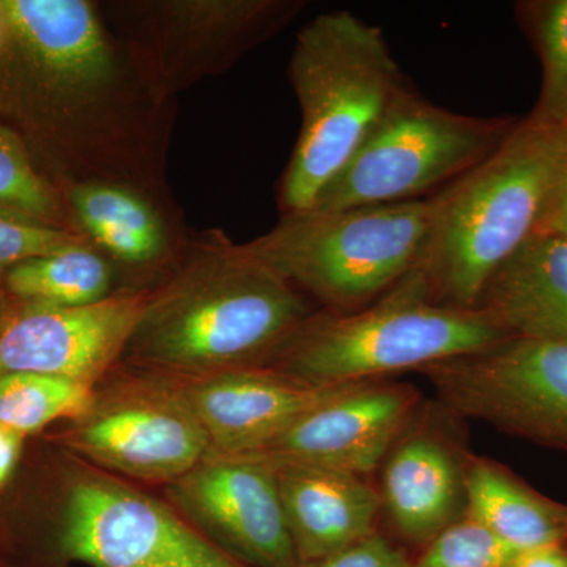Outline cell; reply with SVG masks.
Returning <instances> with one entry per match:
<instances>
[{
    "instance_id": "cell-1",
    "label": "cell",
    "mask_w": 567,
    "mask_h": 567,
    "mask_svg": "<svg viewBox=\"0 0 567 567\" xmlns=\"http://www.w3.org/2000/svg\"><path fill=\"white\" fill-rule=\"evenodd\" d=\"M0 123L59 192L110 182L171 196L178 100L142 78L93 0H0Z\"/></svg>"
},
{
    "instance_id": "cell-2",
    "label": "cell",
    "mask_w": 567,
    "mask_h": 567,
    "mask_svg": "<svg viewBox=\"0 0 567 567\" xmlns=\"http://www.w3.org/2000/svg\"><path fill=\"white\" fill-rule=\"evenodd\" d=\"M300 290L226 234H194L153 287L122 361L171 377L268 365L315 315Z\"/></svg>"
},
{
    "instance_id": "cell-3",
    "label": "cell",
    "mask_w": 567,
    "mask_h": 567,
    "mask_svg": "<svg viewBox=\"0 0 567 567\" xmlns=\"http://www.w3.org/2000/svg\"><path fill=\"white\" fill-rule=\"evenodd\" d=\"M567 163V126L518 122L488 158L429 197L413 270L435 303L475 309L491 276L543 226Z\"/></svg>"
},
{
    "instance_id": "cell-4",
    "label": "cell",
    "mask_w": 567,
    "mask_h": 567,
    "mask_svg": "<svg viewBox=\"0 0 567 567\" xmlns=\"http://www.w3.org/2000/svg\"><path fill=\"white\" fill-rule=\"evenodd\" d=\"M287 76L301 126L278 183L281 218L311 210L410 87L382 29L347 10L298 31Z\"/></svg>"
},
{
    "instance_id": "cell-5",
    "label": "cell",
    "mask_w": 567,
    "mask_h": 567,
    "mask_svg": "<svg viewBox=\"0 0 567 567\" xmlns=\"http://www.w3.org/2000/svg\"><path fill=\"white\" fill-rule=\"evenodd\" d=\"M513 338L483 309L435 303L415 270L352 312L316 311L270 368L315 386L372 382Z\"/></svg>"
},
{
    "instance_id": "cell-6",
    "label": "cell",
    "mask_w": 567,
    "mask_h": 567,
    "mask_svg": "<svg viewBox=\"0 0 567 567\" xmlns=\"http://www.w3.org/2000/svg\"><path fill=\"white\" fill-rule=\"evenodd\" d=\"M427 227L429 199L309 210L244 246L320 311L342 315L374 303L416 267Z\"/></svg>"
},
{
    "instance_id": "cell-7",
    "label": "cell",
    "mask_w": 567,
    "mask_h": 567,
    "mask_svg": "<svg viewBox=\"0 0 567 567\" xmlns=\"http://www.w3.org/2000/svg\"><path fill=\"white\" fill-rule=\"evenodd\" d=\"M516 125L446 110L410 85L311 210L429 199L488 158Z\"/></svg>"
},
{
    "instance_id": "cell-8",
    "label": "cell",
    "mask_w": 567,
    "mask_h": 567,
    "mask_svg": "<svg viewBox=\"0 0 567 567\" xmlns=\"http://www.w3.org/2000/svg\"><path fill=\"white\" fill-rule=\"evenodd\" d=\"M303 0H106L104 22L153 91L177 100L279 35Z\"/></svg>"
},
{
    "instance_id": "cell-9",
    "label": "cell",
    "mask_w": 567,
    "mask_h": 567,
    "mask_svg": "<svg viewBox=\"0 0 567 567\" xmlns=\"http://www.w3.org/2000/svg\"><path fill=\"white\" fill-rule=\"evenodd\" d=\"M417 372L454 415L567 453V342L513 336Z\"/></svg>"
},
{
    "instance_id": "cell-10",
    "label": "cell",
    "mask_w": 567,
    "mask_h": 567,
    "mask_svg": "<svg viewBox=\"0 0 567 567\" xmlns=\"http://www.w3.org/2000/svg\"><path fill=\"white\" fill-rule=\"evenodd\" d=\"M137 379L99 394L65 432L71 451L134 480L174 483L210 451L207 435L173 383L134 368Z\"/></svg>"
},
{
    "instance_id": "cell-11",
    "label": "cell",
    "mask_w": 567,
    "mask_h": 567,
    "mask_svg": "<svg viewBox=\"0 0 567 567\" xmlns=\"http://www.w3.org/2000/svg\"><path fill=\"white\" fill-rule=\"evenodd\" d=\"M62 547L92 567H245L171 507L99 475L70 488Z\"/></svg>"
},
{
    "instance_id": "cell-12",
    "label": "cell",
    "mask_w": 567,
    "mask_h": 567,
    "mask_svg": "<svg viewBox=\"0 0 567 567\" xmlns=\"http://www.w3.org/2000/svg\"><path fill=\"white\" fill-rule=\"evenodd\" d=\"M152 289H118L81 308L0 306V375L43 374L95 386L121 363Z\"/></svg>"
},
{
    "instance_id": "cell-13",
    "label": "cell",
    "mask_w": 567,
    "mask_h": 567,
    "mask_svg": "<svg viewBox=\"0 0 567 567\" xmlns=\"http://www.w3.org/2000/svg\"><path fill=\"white\" fill-rule=\"evenodd\" d=\"M420 393L380 380L339 388L298 417L270 445L248 456L369 476L415 420Z\"/></svg>"
},
{
    "instance_id": "cell-14",
    "label": "cell",
    "mask_w": 567,
    "mask_h": 567,
    "mask_svg": "<svg viewBox=\"0 0 567 567\" xmlns=\"http://www.w3.org/2000/svg\"><path fill=\"white\" fill-rule=\"evenodd\" d=\"M169 496L234 558L257 567L298 566L275 472L267 462L210 453L169 484Z\"/></svg>"
},
{
    "instance_id": "cell-15",
    "label": "cell",
    "mask_w": 567,
    "mask_h": 567,
    "mask_svg": "<svg viewBox=\"0 0 567 567\" xmlns=\"http://www.w3.org/2000/svg\"><path fill=\"white\" fill-rule=\"evenodd\" d=\"M74 230L125 279L122 289H153L188 251L194 234L173 194L162 196L93 182L63 189Z\"/></svg>"
},
{
    "instance_id": "cell-16",
    "label": "cell",
    "mask_w": 567,
    "mask_h": 567,
    "mask_svg": "<svg viewBox=\"0 0 567 567\" xmlns=\"http://www.w3.org/2000/svg\"><path fill=\"white\" fill-rule=\"evenodd\" d=\"M162 375V374H159ZM199 421L213 454L248 456L344 386H315L270 365L203 377L164 375Z\"/></svg>"
},
{
    "instance_id": "cell-17",
    "label": "cell",
    "mask_w": 567,
    "mask_h": 567,
    "mask_svg": "<svg viewBox=\"0 0 567 567\" xmlns=\"http://www.w3.org/2000/svg\"><path fill=\"white\" fill-rule=\"evenodd\" d=\"M415 420L383 462L382 509L404 539L427 546L466 514L468 456L429 423Z\"/></svg>"
},
{
    "instance_id": "cell-18",
    "label": "cell",
    "mask_w": 567,
    "mask_h": 567,
    "mask_svg": "<svg viewBox=\"0 0 567 567\" xmlns=\"http://www.w3.org/2000/svg\"><path fill=\"white\" fill-rule=\"evenodd\" d=\"M267 464L275 472L298 563L328 557L377 533L382 498L364 476L323 466Z\"/></svg>"
},
{
    "instance_id": "cell-19",
    "label": "cell",
    "mask_w": 567,
    "mask_h": 567,
    "mask_svg": "<svg viewBox=\"0 0 567 567\" xmlns=\"http://www.w3.org/2000/svg\"><path fill=\"white\" fill-rule=\"evenodd\" d=\"M476 308L511 336L567 342V237L537 230L491 276Z\"/></svg>"
},
{
    "instance_id": "cell-20",
    "label": "cell",
    "mask_w": 567,
    "mask_h": 567,
    "mask_svg": "<svg viewBox=\"0 0 567 567\" xmlns=\"http://www.w3.org/2000/svg\"><path fill=\"white\" fill-rule=\"evenodd\" d=\"M466 514L518 551L567 544V505L540 494L505 465L468 456Z\"/></svg>"
},
{
    "instance_id": "cell-21",
    "label": "cell",
    "mask_w": 567,
    "mask_h": 567,
    "mask_svg": "<svg viewBox=\"0 0 567 567\" xmlns=\"http://www.w3.org/2000/svg\"><path fill=\"white\" fill-rule=\"evenodd\" d=\"M115 284L111 264L81 244L14 265L3 276L2 297L9 303L81 308L110 298Z\"/></svg>"
},
{
    "instance_id": "cell-22",
    "label": "cell",
    "mask_w": 567,
    "mask_h": 567,
    "mask_svg": "<svg viewBox=\"0 0 567 567\" xmlns=\"http://www.w3.org/2000/svg\"><path fill=\"white\" fill-rule=\"evenodd\" d=\"M0 216L76 234L69 207L24 142L0 123Z\"/></svg>"
},
{
    "instance_id": "cell-23",
    "label": "cell",
    "mask_w": 567,
    "mask_h": 567,
    "mask_svg": "<svg viewBox=\"0 0 567 567\" xmlns=\"http://www.w3.org/2000/svg\"><path fill=\"white\" fill-rule=\"evenodd\" d=\"M95 386L43 374L0 375V425L24 436L58 420H74L92 404Z\"/></svg>"
},
{
    "instance_id": "cell-24",
    "label": "cell",
    "mask_w": 567,
    "mask_h": 567,
    "mask_svg": "<svg viewBox=\"0 0 567 567\" xmlns=\"http://www.w3.org/2000/svg\"><path fill=\"white\" fill-rule=\"evenodd\" d=\"M535 40L543 85L529 121L567 126V0L528 2L518 7Z\"/></svg>"
},
{
    "instance_id": "cell-25",
    "label": "cell",
    "mask_w": 567,
    "mask_h": 567,
    "mask_svg": "<svg viewBox=\"0 0 567 567\" xmlns=\"http://www.w3.org/2000/svg\"><path fill=\"white\" fill-rule=\"evenodd\" d=\"M412 567H507L516 551L465 514L425 546Z\"/></svg>"
},
{
    "instance_id": "cell-26",
    "label": "cell",
    "mask_w": 567,
    "mask_h": 567,
    "mask_svg": "<svg viewBox=\"0 0 567 567\" xmlns=\"http://www.w3.org/2000/svg\"><path fill=\"white\" fill-rule=\"evenodd\" d=\"M87 244L81 235L0 216V306L3 276L14 265Z\"/></svg>"
},
{
    "instance_id": "cell-27",
    "label": "cell",
    "mask_w": 567,
    "mask_h": 567,
    "mask_svg": "<svg viewBox=\"0 0 567 567\" xmlns=\"http://www.w3.org/2000/svg\"><path fill=\"white\" fill-rule=\"evenodd\" d=\"M413 563L379 533L328 557L298 563L297 567H412Z\"/></svg>"
},
{
    "instance_id": "cell-28",
    "label": "cell",
    "mask_w": 567,
    "mask_h": 567,
    "mask_svg": "<svg viewBox=\"0 0 567 567\" xmlns=\"http://www.w3.org/2000/svg\"><path fill=\"white\" fill-rule=\"evenodd\" d=\"M507 567H567V544L518 551Z\"/></svg>"
},
{
    "instance_id": "cell-29",
    "label": "cell",
    "mask_w": 567,
    "mask_h": 567,
    "mask_svg": "<svg viewBox=\"0 0 567 567\" xmlns=\"http://www.w3.org/2000/svg\"><path fill=\"white\" fill-rule=\"evenodd\" d=\"M539 230H551L567 237V163Z\"/></svg>"
},
{
    "instance_id": "cell-30",
    "label": "cell",
    "mask_w": 567,
    "mask_h": 567,
    "mask_svg": "<svg viewBox=\"0 0 567 567\" xmlns=\"http://www.w3.org/2000/svg\"><path fill=\"white\" fill-rule=\"evenodd\" d=\"M22 435L0 425V486L9 480L20 457Z\"/></svg>"
},
{
    "instance_id": "cell-31",
    "label": "cell",
    "mask_w": 567,
    "mask_h": 567,
    "mask_svg": "<svg viewBox=\"0 0 567 567\" xmlns=\"http://www.w3.org/2000/svg\"><path fill=\"white\" fill-rule=\"evenodd\" d=\"M0 39H2V22H0Z\"/></svg>"
}]
</instances>
